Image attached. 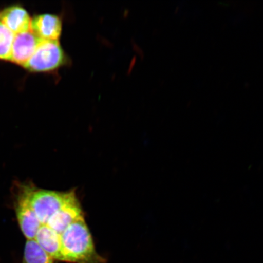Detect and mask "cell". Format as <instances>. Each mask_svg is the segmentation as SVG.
Instances as JSON below:
<instances>
[{"label": "cell", "mask_w": 263, "mask_h": 263, "mask_svg": "<svg viewBox=\"0 0 263 263\" xmlns=\"http://www.w3.org/2000/svg\"><path fill=\"white\" fill-rule=\"evenodd\" d=\"M62 261L68 263H107L99 254L85 218L72 223L61 235Z\"/></svg>", "instance_id": "cell-1"}, {"label": "cell", "mask_w": 263, "mask_h": 263, "mask_svg": "<svg viewBox=\"0 0 263 263\" xmlns=\"http://www.w3.org/2000/svg\"><path fill=\"white\" fill-rule=\"evenodd\" d=\"M77 195L76 191L57 192L33 188L30 202L42 225L47 224L51 217Z\"/></svg>", "instance_id": "cell-2"}, {"label": "cell", "mask_w": 263, "mask_h": 263, "mask_svg": "<svg viewBox=\"0 0 263 263\" xmlns=\"http://www.w3.org/2000/svg\"><path fill=\"white\" fill-rule=\"evenodd\" d=\"M67 58L58 41H43L24 68L35 73L57 70L65 64Z\"/></svg>", "instance_id": "cell-3"}, {"label": "cell", "mask_w": 263, "mask_h": 263, "mask_svg": "<svg viewBox=\"0 0 263 263\" xmlns=\"http://www.w3.org/2000/svg\"><path fill=\"white\" fill-rule=\"evenodd\" d=\"M33 188L25 186L16 199L15 212L20 227L28 240L34 239L42 226L33 210L30 196Z\"/></svg>", "instance_id": "cell-4"}, {"label": "cell", "mask_w": 263, "mask_h": 263, "mask_svg": "<svg viewBox=\"0 0 263 263\" xmlns=\"http://www.w3.org/2000/svg\"><path fill=\"white\" fill-rule=\"evenodd\" d=\"M82 218H84L83 210L80 200L76 196L55 213L46 225L61 235L68 227Z\"/></svg>", "instance_id": "cell-5"}, {"label": "cell", "mask_w": 263, "mask_h": 263, "mask_svg": "<svg viewBox=\"0 0 263 263\" xmlns=\"http://www.w3.org/2000/svg\"><path fill=\"white\" fill-rule=\"evenodd\" d=\"M41 41L31 30L15 34L10 61L24 67Z\"/></svg>", "instance_id": "cell-6"}, {"label": "cell", "mask_w": 263, "mask_h": 263, "mask_svg": "<svg viewBox=\"0 0 263 263\" xmlns=\"http://www.w3.org/2000/svg\"><path fill=\"white\" fill-rule=\"evenodd\" d=\"M62 29V23L58 15L42 14L31 19V31L43 41H58Z\"/></svg>", "instance_id": "cell-7"}, {"label": "cell", "mask_w": 263, "mask_h": 263, "mask_svg": "<svg viewBox=\"0 0 263 263\" xmlns=\"http://www.w3.org/2000/svg\"><path fill=\"white\" fill-rule=\"evenodd\" d=\"M0 21L13 34L31 30V18L27 11L20 6H12L0 11Z\"/></svg>", "instance_id": "cell-8"}, {"label": "cell", "mask_w": 263, "mask_h": 263, "mask_svg": "<svg viewBox=\"0 0 263 263\" xmlns=\"http://www.w3.org/2000/svg\"><path fill=\"white\" fill-rule=\"evenodd\" d=\"M34 239L54 261H62L61 235L48 226L42 225Z\"/></svg>", "instance_id": "cell-9"}, {"label": "cell", "mask_w": 263, "mask_h": 263, "mask_svg": "<svg viewBox=\"0 0 263 263\" xmlns=\"http://www.w3.org/2000/svg\"><path fill=\"white\" fill-rule=\"evenodd\" d=\"M54 259L43 249L35 239L27 240L23 263H54Z\"/></svg>", "instance_id": "cell-10"}, {"label": "cell", "mask_w": 263, "mask_h": 263, "mask_svg": "<svg viewBox=\"0 0 263 263\" xmlns=\"http://www.w3.org/2000/svg\"><path fill=\"white\" fill-rule=\"evenodd\" d=\"M14 34L0 21V59L10 61Z\"/></svg>", "instance_id": "cell-11"}]
</instances>
